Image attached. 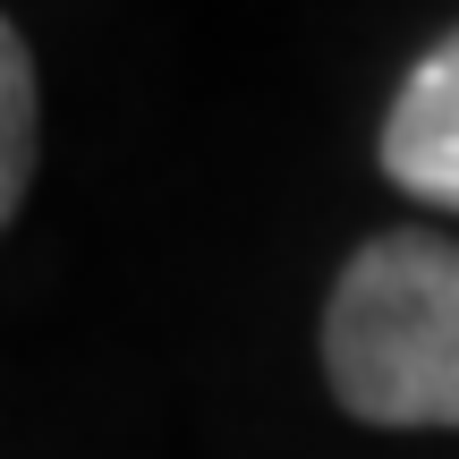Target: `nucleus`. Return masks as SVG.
Returning a JSON list of instances; mask_svg holds the SVG:
<instances>
[{
    "label": "nucleus",
    "instance_id": "f257e3e1",
    "mask_svg": "<svg viewBox=\"0 0 459 459\" xmlns=\"http://www.w3.org/2000/svg\"><path fill=\"white\" fill-rule=\"evenodd\" d=\"M324 375L358 426L459 434V247L383 230L349 255L324 307Z\"/></svg>",
    "mask_w": 459,
    "mask_h": 459
},
{
    "label": "nucleus",
    "instance_id": "f03ea898",
    "mask_svg": "<svg viewBox=\"0 0 459 459\" xmlns=\"http://www.w3.org/2000/svg\"><path fill=\"white\" fill-rule=\"evenodd\" d=\"M375 153H383V179L392 187L459 213V26L409 68V85L383 111Z\"/></svg>",
    "mask_w": 459,
    "mask_h": 459
},
{
    "label": "nucleus",
    "instance_id": "7ed1b4c3",
    "mask_svg": "<svg viewBox=\"0 0 459 459\" xmlns=\"http://www.w3.org/2000/svg\"><path fill=\"white\" fill-rule=\"evenodd\" d=\"M34 153H43V85H34L26 34L0 17V230L17 221V204L34 187Z\"/></svg>",
    "mask_w": 459,
    "mask_h": 459
}]
</instances>
